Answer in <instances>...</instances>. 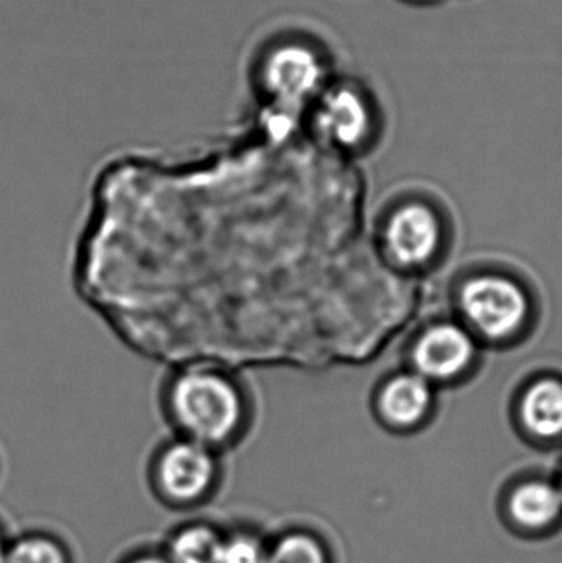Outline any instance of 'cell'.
Masks as SVG:
<instances>
[{"instance_id": "1", "label": "cell", "mask_w": 562, "mask_h": 563, "mask_svg": "<svg viewBox=\"0 0 562 563\" xmlns=\"http://www.w3.org/2000/svg\"><path fill=\"white\" fill-rule=\"evenodd\" d=\"M157 400L174 435L220 453L243 442L256 426V390L243 374L223 363L178 364L162 379Z\"/></svg>"}, {"instance_id": "2", "label": "cell", "mask_w": 562, "mask_h": 563, "mask_svg": "<svg viewBox=\"0 0 562 563\" xmlns=\"http://www.w3.org/2000/svg\"><path fill=\"white\" fill-rule=\"evenodd\" d=\"M221 455L223 453L210 446L170 433L152 455V483L161 496L174 505L203 501L220 482Z\"/></svg>"}, {"instance_id": "3", "label": "cell", "mask_w": 562, "mask_h": 563, "mask_svg": "<svg viewBox=\"0 0 562 563\" xmlns=\"http://www.w3.org/2000/svg\"><path fill=\"white\" fill-rule=\"evenodd\" d=\"M261 82L271 98L287 106L316 101L330 85L329 66L313 46L284 42L261 63Z\"/></svg>"}, {"instance_id": "4", "label": "cell", "mask_w": 562, "mask_h": 563, "mask_svg": "<svg viewBox=\"0 0 562 563\" xmlns=\"http://www.w3.org/2000/svg\"><path fill=\"white\" fill-rule=\"evenodd\" d=\"M462 307L469 320L492 338L514 333L527 314V300L520 288L497 277L469 282L462 290Z\"/></svg>"}, {"instance_id": "5", "label": "cell", "mask_w": 562, "mask_h": 563, "mask_svg": "<svg viewBox=\"0 0 562 563\" xmlns=\"http://www.w3.org/2000/svg\"><path fill=\"white\" fill-rule=\"evenodd\" d=\"M313 125L320 137L337 147L359 145L368 135L372 108L362 89L350 82L329 85L316 99Z\"/></svg>"}, {"instance_id": "6", "label": "cell", "mask_w": 562, "mask_h": 563, "mask_svg": "<svg viewBox=\"0 0 562 563\" xmlns=\"http://www.w3.org/2000/svg\"><path fill=\"white\" fill-rule=\"evenodd\" d=\"M474 354L471 336L455 324H439L429 330L416 346V366L432 379L461 373Z\"/></svg>"}, {"instance_id": "7", "label": "cell", "mask_w": 562, "mask_h": 563, "mask_svg": "<svg viewBox=\"0 0 562 563\" xmlns=\"http://www.w3.org/2000/svg\"><path fill=\"white\" fill-rule=\"evenodd\" d=\"M438 243V221L428 208L416 205L403 208L389 223V251L396 260L409 266L428 261Z\"/></svg>"}, {"instance_id": "8", "label": "cell", "mask_w": 562, "mask_h": 563, "mask_svg": "<svg viewBox=\"0 0 562 563\" xmlns=\"http://www.w3.org/2000/svg\"><path fill=\"white\" fill-rule=\"evenodd\" d=\"M562 512V492L548 483L520 486L510 499V515L518 525L541 529L553 525Z\"/></svg>"}, {"instance_id": "9", "label": "cell", "mask_w": 562, "mask_h": 563, "mask_svg": "<svg viewBox=\"0 0 562 563\" xmlns=\"http://www.w3.org/2000/svg\"><path fill=\"white\" fill-rule=\"evenodd\" d=\"M383 410L398 426L418 422L431 406V389L419 376L396 377L382 397Z\"/></svg>"}, {"instance_id": "10", "label": "cell", "mask_w": 562, "mask_h": 563, "mask_svg": "<svg viewBox=\"0 0 562 563\" xmlns=\"http://www.w3.org/2000/svg\"><path fill=\"white\" fill-rule=\"evenodd\" d=\"M524 420L537 435L550 439L562 433V386L541 380L528 390L524 400Z\"/></svg>"}, {"instance_id": "11", "label": "cell", "mask_w": 562, "mask_h": 563, "mask_svg": "<svg viewBox=\"0 0 562 563\" xmlns=\"http://www.w3.org/2000/svg\"><path fill=\"white\" fill-rule=\"evenodd\" d=\"M223 539L208 526H188L170 539L165 558L170 563H218Z\"/></svg>"}, {"instance_id": "12", "label": "cell", "mask_w": 562, "mask_h": 563, "mask_svg": "<svg viewBox=\"0 0 562 563\" xmlns=\"http://www.w3.org/2000/svg\"><path fill=\"white\" fill-rule=\"evenodd\" d=\"M267 563H327V555L313 536L289 532L271 545Z\"/></svg>"}, {"instance_id": "13", "label": "cell", "mask_w": 562, "mask_h": 563, "mask_svg": "<svg viewBox=\"0 0 562 563\" xmlns=\"http://www.w3.org/2000/svg\"><path fill=\"white\" fill-rule=\"evenodd\" d=\"M7 563H69L65 549L46 536H25L9 544Z\"/></svg>"}, {"instance_id": "14", "label": "cell", "mask_w": 562, "mask_h": 563, "mask_svg": "<svg viewBox=\"0 0 562 563\" xmlns=\"http://www.w3.org/2000/svg\"><path fill=\"white\" fill-rule=\"evenodd\" d=\"M269 548L257 536L234 532L223 539L218 563H267Z\"/></svg>"}, {"instance_id": "15", "label": "cell", "mask_w": 562, "mask_h": 563, "mask_svg": "<svg viewBox=\"0 0 562 563\" xmlns=\"http://www.w3.org/2000/svg\"><path fill=\"white\" fill-rule=\"evenodd\" d=\"M128 563H170L167 561V558H161V555H141V558H135L134 561H129Z\"/></svg>"}, {"instance_id": "16", "label": "cell", "mask_w": 562, "mask_h": 563, "mask_svg": "<svg viewBox=\"0 0 562 563\" xmlns=\"http://www.w3.org/2000/svg\"><path fill=\"white\" fill-rule=\"evenodd\" d=\"M7 552H9V544L0 532V563H7Z\"/></svg>"}]
</instances>
